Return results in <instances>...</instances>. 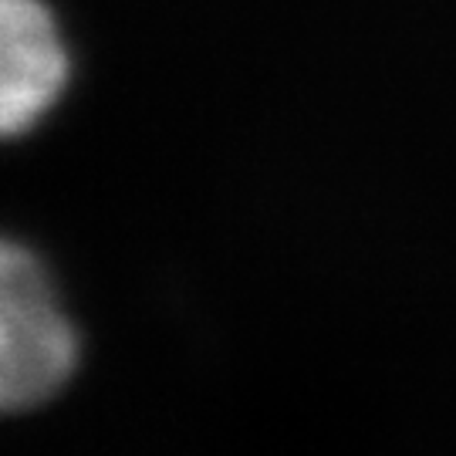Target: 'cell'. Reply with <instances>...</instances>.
Returning <instances> with one entry per match:
<instances>
[{
  "instance_id": "6da1fadb",
  "label": "cell",
  "mask_w": 456,
  "mask_h": 456,
  "mask_svg": "<svg viewBox=\"0 0 456 456\" xmlns=\"http://www.w3.org/2000/svg\"><path fill=\"white\" fill-rule=\"evenodd\" d=\"M78 365V335L58 308L48 271L28 247L0 250V406L48 403Z\"/></svg>"
},
{
  "instance_id": "7a4b0ae2",
  "label": "cell",
  "mask_w": 456,
  "mask_h": 456,
  "mask_svg": "<svg viewBox=\"0 0 456 456\" xmlns=\"http://www.w3.org/2000/svg\"><path fill=\"white\" fill-rule=\"evenodd\" d=\"M68 85V51L41 0H0V129H34Z\"/></svg>"
}]
</instances>
